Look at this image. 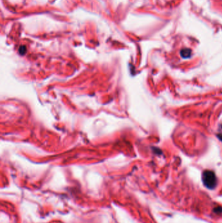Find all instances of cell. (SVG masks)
<instances>
[{"label": "cell", "instance_id": "3957f363", "mask_svg": "<svg viewBox=\"0 0 222 223\" xmlns=\"http://www.w3.org/2000/svg\"><path fill=\"white\" fill-rule=\"evenodd\" d=\"M217 137L218 138V139H219L220 140H221L222 142V134H218Z\"/></svg>", "mask_w": 222, "mask_h": 223}, {"label": "cell", "instance_id": "6da1fadb", "mask_svg": "<svg viewBox=\"0 0 222 223\" xmlns=\"http://www.w3.org/2000/svg\"><path fill=\"white\" fill-rule=\"evenodd\" d=\"M202 179L203 183L208 189H212L216 186L217 178L214 172L211 170H205L203 173Z\"/></svg>", "mask_w": 222, "mask_h": 223}, {"label": "cell", "instance_id": "7a4b0ae2", "mask_svg": "<svg viewBox=\"0 0 222 223\" xmlns=\"http://www.w3.org/2000/svg\"><path fill=\"white\" fill-rule=\"evenodd\" d=\"M181 55L182 58L184 59H188L191 57L192 55V50L189 49V48H185L183 49L181 52Z\"/></svg>", "mask_w": 222, "mask_h": 223}]
</instances>
